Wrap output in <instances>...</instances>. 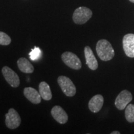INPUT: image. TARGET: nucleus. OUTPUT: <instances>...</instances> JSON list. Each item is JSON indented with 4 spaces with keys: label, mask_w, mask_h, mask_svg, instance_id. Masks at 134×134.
Wrapping results in <instances>:
<instances>
[{
    "label": "nucleus",
    "mask_w": 134,
    "mask_h": 134,
    "mask_svg": "<svg viewBox=\"0 0 134 134\" xmlns=\"http://www.w3.org/2000/svg\"><path fill=\"white\" fill-rule=\"evenodd\" d=\"M96 52L100 59L103 61H109L113 59L115 52L109 42L105 39H101L96 44Z\"/></svg>",
    "instance_id": "1"
},
{
    "label": "nucleus",
    "mask_w": 134,
    "mask_h": 134,
    "mask_svg": "<svg viewBox=\"0 0 134 134\" xmlns=\"http://www.w3.org/2000/svg\"><path fill=\"white\" fill-rule=\"evenodd\" d=\"M93 12L90 9L81 6L75 9L73 14V20L75 24H84L91 19Z\"/></svg>",
    "instance_id": "2"
},
{
    "label": "nucleus",
    "mask_w": 134,
    "mask_h": 134,
    "mask_svg": "<svg viewBox=\"0 0 134 134\" xmlns=\"http://www.w3.org/2000/svg\"><path fill=\"white\" fill-rule=\"evenodd\" d=\"M58 84L63 93L68 97L74 96L76 94V89L71 80L65 76H60L57 80Z\"/></svg>",
    "instance_id": "3"
},
{
    "label": "nucleus",
    "mask_w": 134,
    "mask_h": 134,
    "mask_svg": "<svg viewBox=\"0 0 134 134\" xmlns=\"http://www.w3.org/2000/svg\"><path fill=\"white\" fill-rule=\"evenodd\" d=\"M62 59L66 66L73 70L81 69L82 65L81 60L75 53L66 52L62 55Z\"/></svg>",
    "instance_id": "4"
},
{
    "label": "nucleus",
    "mask_w": 134,
    "mask_h": 134,
    "mask_svg": "<svg viewBox=\"0 0 134 134\" xmlns=\"http://www.w3.org/2000/svg\"><path fill=\"white\" fill-rule=\"evenodd\" d=\"M5 117H6L5 124L6 127L10 129H15L21 124V117L14 109H9L8 113L5 115Z\"/></svg>",
    "instance_id": "5"
},
{
    "label": "nucleus",
    "mask_w": 134,
    "mask_h": 134,
    "mask_svg": "<svg viewBox=\"0 0 134 134\" xmlns=\"http://www.w3.org/2000/svg\"><path fill=\"white\" fill-rule=\"evenodd\" d=\"M2 73L6 81L13 88H17L20 85L19 77L14 71L9 67L5 66L2 68Z\"/></svg>",
    "instance_id": "6"
},
{
    "label": "nucleus",
    "mask_w": 134,
    "mask_h": 134,
    "mask_svg": "<svg viewBox=\"0 0 134 134\" xmlns=\"http://www.w3.org/2000/svg\"><path fill=\"white\" fill-rule=\"evenodd\" d=\"M132 100V95L127 90H123L117 96L115 100V105L119 110H124Z\"/></svg>",
    "instance_id": "7"
},
{
    "label": "nucleus",
    "mask_w": 134,
    "mask_h": 134,
    "mask_svg": "<svg viewBox=\"0 0 134 134\" xmlns=\"http://www.w3.org/2000/svg\"><path fill=\"white\" fill-rule=\"evenodd\" d=\"M123 48L127 57L134 58V34H128L124 37Z\"/></svg>",
    "instance_id": "8"
},
{
    "label": "nucleus",
    "mask_w": 134,
    "mask_h": 134,
    "mask_svg": "<svg viewBox=\"0 0 134 134\" xmlns=\"http://www.w3.org/2000/svg\"><path fill=\"white\" fill-rule=\"evenodd\" d=\"M51 114L53 119L61 124L66 123L68 120V116L65 110L60 105H55L51 110Z\"/></svg>",
    "instance_id": "9"
},
{
    "label": "nucleus",
    "mask_w": 134,
    "mask_h": 134,
    "mask_svg": "<svg viewBox=\"0 0 134 134\" xmlns=\"http://www.w3.org/2000/svg\"><path fill=\"white\" fill-rule=\"evenodd\" d=\"M84 52H85L86 65L91 70H96L98 67V63L94 55L93 50L90 47L86 46L85 47Z\"/></svg>",
    "instance_id": "10"
},
{
    "label": "nucleus",
    "mask_w": 134,
    "mask_h": 134,
    "mask_svg": "<svg viewBox=\"0 0 134 134\" xmlns=\"http://www.w3.org/2000/svg\"><path fill=\"white\" fill-rule=\"evenodd\" d=\"M24 94L25 97L32 103L35 104L41 103L42 97L39 92L37 91L36 89L31 87L25 88L24 90Z\"/></svg>",
    "instance_id": "11"
},
{
    "label": "nucleus",
    "mask_w": 134,
    "mask_h": 134,
    "mask_svg": "<svg viewBox=\"0 0 134 134\" xmlns=\"http://www.w3.org/2000/svg\"><path fill=\"white\" fill-rule=\"evenodd\" d=\"M103 104V96L100 94H96L90 99L88 103V107L91 112L94 113H96L101 109Z\"/></svg>",
    "instance_id": "12"
},
{
    "label": "nucleus",
    "mask_w": 134,
    "mask_h": 134,
    "mask_svg": "<svg viewBox=\"0 0 134 134\" xmlns=\"http://www.w3.org/2000/svg\"><path fill=\"white\" fill-rule=\"evenodd\" d=\"M18 66L20 71L25 73H31L34 71L32 64L27 58L21 57L18 60Z\"/></svg>",
    "instance_id": "13"
},
{
    "label": "nucleus",
    "mask_w": 134,
    "mask_h": 134,
    "mask_svg": "<svg viewBox=\"0 0 134 134\" xmlns=\"http://www.w3.org/2000/svg\"><path fill=\"white\" fill-rule=\"evenodd\" d=\"M39 89V93L41 94L42 98L46 100H50L52 98V94L51 90L49 85L46 82L42 81L39 84L38 86Z\"/></svg>",
    "instance_id": "14"
},
{
    "label": "nucleus",
    "mask_w": 134,
    "mask_h": 134,
    "mask_svg": "<svg viewBox=\"0 0 134 134\" xmlns=\"http://www.w3.org/2000/svg\"><path fill=\"white\" fill-rule=\"evenodd\" d=\"M125 118L129 122H134V105L129 104L125 108Z\"/></svg>",
    "instance_id": "15"
},
{
    "label": "nucleus",
    "mask_w": 134,
    "mask_h": 134,
    "mask_svg": "<svg viewBox=\"0 0 134 134\" xmlns=\"http://www.w3.org/2000/svg\"><path fill=\"white\" fill-rule=\"evenodd\" d=\"M42 56V52L38 47H35L34 49H32L31 52L29 53L30 59L33 61L38 60Z\"/></svg>",
    "instance_id": "16"
},
{
    "label": "nucleus",
    "mask_w": 134,
    "mask_h": 134,
    "mask_svg": "<svg viewBox=\"0 0 134 134\" xmlns=\"http://www.w3.org/2000/svg\"><path fill=\"white\" fill-rule=\"evenodd\" d=\"M11 42L10 37L3 32L0 31V45L1 46H8Z\"/></svg>",
    "instance_id": "17"
},
{
    "label": "nucleus",
    "mask_w": 134,
    "mask_h": 134,
    "mask_svg": "<svg viewBox=\"0 0 134 134\" xmlns=\"http://www.w3.org/2000/svg\"><path fill=\"white\" fill-rule=\"evenodd\" d=\"M111 134H120V132L119 131H114V132H113L110 133Z\"/></svg>",
    "instance_id": "18"
},
{
    "label": "nucleus",
    "mask_w": 134,
    "mask_h": 134,
    "mask_svg": "<svg viewBox=\"0 0 134 134\" xmlns=\"http://www.w3.org/2000/svg\"><path fill=\"white\" fill-rule=\"evenodd\" d=\"M129 1H130V2H132V3H134V0H129Z\"/></svg>",
    "instance_id": "19"
}]
</instances>
